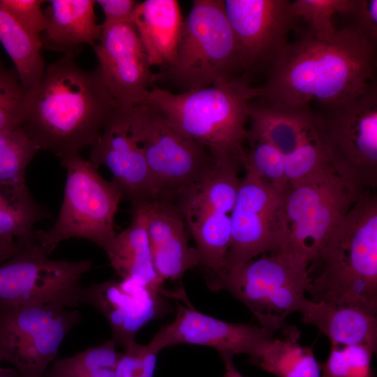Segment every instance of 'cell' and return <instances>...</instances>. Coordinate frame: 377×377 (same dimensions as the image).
<instances>
[{
	"label": "cell",
	"mask_w": 377,
	"mask_h": 377,
	"mask_svg": "<svg viewBox=\"0 0 377 377\" xmlns=\"http://www.w3.org/2000/svg\"><path fill=\"white\" fill-rule=\"evenodd\" d=\"M376 47L348 24L328 40L308 32L288 43L268 68L260 97L290 106L348 101L376 81Z\"/></svg>",
	"instance_id": "cell-1"
},
{
	"label": "cell",
	"mask_w": 377,
	"mask_h": 377,
	"mask_svg": "<svg viewBox=\"0 0 377 377\" xmlns=\"http://www.w3.org/2000/svg\"><path fill=\"white\" fill-rule=\"evenodd\" d=\"M118 108L95 69L62 56L25 91L22 127L40 149L61 158L91 147Z\"/></svg>",
	"instance_id": "cell-2"
},
{
	"label": "cell",
	"mask_w": 377,
	"mask_h": 377,
	"mask_svg": "<svg viewBox=\"0 0 377 377\" xmlns=\"http://www.w3.org/2000/svg\"><path fill=\"white\" fill-rule=\"evenodd\" d=\"M314 302L377 313V195L364 189L309 266Z\"/></svg>",
	"instance_id": "cell-3"
},
{
	"label": "cell",
	"mask_w": 377,
	"mask_h": 377,
	"mask_svg": "<svg viewBox=\"0 0 377 377\" xmlns=\"http://www.w3.org/2000/svg\"><path fill=\"white\" fill-rule=\"evenodd\" d=\"M246 76L206 87L173 93L154 87L145 104L179 132L206 147L216 161L240 165L246 142L250 103L262 96Z\"/></svg>",
	"instance_id": "cell-4"
},
{
	"label": "cell",
	"mask_w": 377,
	"mask_h": 377,
	"mask_svg": "<svg viewBox=\"0 0 377 377\" xmlns=\"http://www.w3.org/2000/svg\"><path fill=\"white\" fill-rule=\"evenodd\" d=\"M242 71V54L223 0H194L184 17L175 61L155 73V84L184 92L231 80Z\"/></svg>",
	"instance_id": "cell-5"
},
{
	"label": "cell",
	"mask_w": 377,
	"mask_h": 377,
	"mask_svg": "<svg viewBox=\"0 0 377 377\" xmlns=\"http://www.w3.org/2000/svg\"><path fill=\"white\" fill-rule=\"evenodd\" d=\"M309 264L283 250L263 254L216 275L204 276L212 291L226 290L249 308L259 325L275 332L288 326L306 298Z\"/></svg>",
	"instance_id": "cell-6"
},
{
	"label": "cell",
	"mask_w": 377,
	"mask_h": 377,
	"mask_svg": "<svg viewBox=\"0 0 377 377\" xmlns=\"http://www.w3.org/2000/svg\"><path fill=\"white\" fill-rule=\"evenodd\" d=\"M364 189L327 163L283 193L286 239L281 248L309 265Z\"/></svg>",
	"instance_id": "cell-7"
},
{
	"label": "cell",
	"mask_w": 377,
	"mask_h": 377,
	"mask_svg": "<svg viewBox=\"0 0 377 377\" xmlns=\"http://www.w3.org/2000/svg\"><path fill=\"white\" fill-rule=\"evenodd\" d=\"M60 159L66 171L63 202L53 226L36 230V242L50 254L61 242L72 238L89 240L105 251L117 234L114 221L124 197L80 154Z\"/></svg>",
	"instance_id": "cell-8"
},
{
	"label": "cell",
	"mask_w": 377,
	"mask_h": 377,
	"mask_svg": "<svg viewBox=\"0 0 377 377\" xmlns=\"http://www.w3.org/2000/svg\"><path fill=\"white\" fill-rule=\"evenodd\" d=\"M128 114L131 131L146 159L154 200L176 205L209 175L215 158L147 104L128 109Z\"/></svg>",
	"instance_id": "cell-9"
},
{
	"label": "cell",
	"mask_w": 377,
	"mask_h": 377,
	"mask_svg": "<svg viewBox=\"0 0 377 377\" xmlns=\"http://www.w3.org/2000/svg\"><path fill=\"white\" fill-rule=\"evenodd\" d=\"M318 139L330 162L363 188L377 186V82L337 104L313 110Z\"/></svg>",
	"instance_id": "cell-10"
},
{
	"label": "cell",
	"mask_w": 377,
	"mask_h": 377,
	"mask_svg": "<svg viewBox=\"0 0 377 377\" xmlns=\"http://www.w3.org/2000/svg\"><path fill=\"white\" fill-rule=\"evenodd\" d=\"M80 320L75 309L0 300V362L10 363L22 377H43Z\"/></svg>",
	"instance_id": "cell-11"
},
{
	"label": "cell",
	"mask_w": 377,
	"mask_h": 377,
	"mask_svg": "<svg viewBox=\"0 0 377 377\" xmlns=\"http://www.w3.org/2000/svg\"><path fill=\"white\" fill-rule=\"evenodd\" d=\"M37 243L0 263V300L22 304H82V276L91 260H53Z\"/></svg>",
	"instance_id": "cell-12"
},
{
	"label": "cell",
	"mask_w": 377,
	"mask_h": 377,
	"mask_svg": "<svg viewBox=\"0 0 377 377\" xmlns=\"http://www.w3.org/2000/svg\"><path fill=\"white\" fill-rule=\"evenodd\" d=\"M230 217L224 271L282 247L286 235L283 193L251 172L245 171Z\"/></svg>",
	"instance_id": "cell-13"
},
{
	"label": "cell",
	"mask_w": 377,
	"mask_h": 377,
	"mask_svg": "<svg viewBox=\"0 0 377 377\" xmlns=\"http://www.w3.org/2000/svg\"><path fill=\"white\" fill-rule=\"evenodd\" d=\"M101 25L100 38L93 47L101 82L119 108L145 104L156 87L155 73L134 24L129 20Z\"/></svg>",
	"instance_id": "cell-14"
},
{
	"label": "cell",
	"mask_w": 377,
	"mask_h": 377,
	"mask_svg": "<svg viewBox=\"0 0 377 377\" xmlns=\"http://www.w3.org/2000/svg\"><path fill=\"white\" fill-rule=\"evenodd\" d=\"M245 71L270 67L295 22L288 0H223Z\"/></svg>",
	"instance_id": "cell-15"
},
{
	"label": "cell",
	"mask_w": 377,
	"mask_h": 377,
	"mask_svg": "<svg viewBox=\"0 0 377 377\" xmlns=\"http://www.w3.org/2000/svg\"><path fill=\"white\" fill-rule=\"evenodd\" d=\"M161 292L133 279H110L84 287L82 303L98 311L108 322L112 339L126 350L138 331L168 311Z\"/></svg>",
	"instance_id": "cell-16"
},
{
	"label": "cell",
	"mask_w": 377,
	"mask_h": 377,
	"mask_svg": "<svg viewBox=\"0 0 377 377\" xmlns=\"http://www.w3.org/2000/svg\"><path fill=\"white\" fill-rule=\"evenodd\" d=\"M274 334L260 325L226 322L179 305L175 319L162 326L148 344L159 352L169 346L188 343L212 347L219 354L250 356Z\"/></svg>",
	"instance_id": "cell-17"
},
{
	"label": "cell",
	"mask_w": 377,
	"mask_h": 377,
	"mask_svg": "<svg viewBox=\"0 0 377 377\" xmlns=\"http://www.w3.org/2000/svg\"><path fill=\"white\" fill-rule=\"evenodd\" d=\"M128 109L118 108L90 147L89 161L105 166L112 182L131 205L154 200L151 175L142 148L133 136Z\"/></svg>",
	"instance_id": "cell-18"
},
{
	"label": "cell",
	"mask_w": 377,
	"mask_h": 377,
	"mask_svg": "<svg viewBox=\"0 0 377 377\" xmlns=\"http://www.w3.org/2000/svg\"><path fill=\"white\" fill-rule=\"evenodd\" d=\"M147 221L151 253L156 272L163 283L177 280L200 266L197 250L188 244V229L173 203L153 200L140 202Z\"/></svg>",
	"instance_id": "cell-19"
},
{
	"label": "cell",
	"mask_w": 377,
	"mask_h": 377,
	"mask_svg": "<svg viewBox=\"0 0 377 377\" xmlns=\"http://www.w3.org/2000/svg\"><path fill=\"white\" fill-rule=\"evenodd\" d=\"M246 142L267 143L283 154L318 140L310 104L290 106L263 97L249 106Z\"/></svg>",
	"instance_id": "cell-20"
},
{
	"label": "cell",
	"mask_w": 377,
	"mask_h": 377,
	"mask_svg": "<svg viewBox=\"0 0 377 377\" xmlns=\"http://www.w3.org/2000/svg\"><path fill=\"white\" fill-rule=\"evenodd\" d=\"M43 10L40 35L43 48L75 58L84 45L98 41L102 25L97 23L94 0H51Z\"/></svg>",
	"instance_id": "cell-21"
},
{
	"label": "cell",
	"mask_w": 377,
	"mask_h": 377,
	"mask_svg": "<svg viewBox=\"0 0 377 377\" xmlns=\"http://www.w3.org/2000/svg\"><path fill=\"white\" fill-rule=\"evenodd\" d=\"M176 0L138 2L131 20L134 24L151 67L161 70L175 61L184 24Z\"/></svg>",
	"instance_id": "cell-22"
},
{
	"label": "cell",
	"mask_w": 377,
	"mask_h": 377,
	"mask_svg": "<svg viewBox=\"0 0 377 377\" xmlns=\"http://www.w3.org/2000/svg\"><path fill=\"white\" fill-rule=\"evenodd\" d=\"M298 312L305 324L318 328L331 346H365L376 350L377 316L348 305L314 302L306 297Z\"/></svg>",
	"instance_id": "cell-23"
},
{
	"label": "cell",
	"mask_w": 377,
	"mask_h": 377,
	"mask_svg": "<svg viewBox=\"0 0 377 377\" xmlns=\"http://www.w3.org/2000/svg\"><path fill=\"white\" fill-rule=\"evenodd\" d=\"M131 210V224L116 235L105 252L121 279H133L161 292L163 282L153 264L143 207L134 204Z\"/></svg>",
	"instance_id": "cell-24"
},
{
	"label": "cell",
	"mask_w": 377,
	"mask_h": 377,
	"mask_svg": "<svg viewBox=\"0 0 377 377\" xmlns=\"http://www.w3.org/2000/svg\"><path fill=\"white\" fill-rule=\"evenodd\" d=\"M176 206L195 242L203 275L223 272L230 244V214L188 201H181Z\"/></svg>",
	"instance_id": "cell-25"
},
{
	"label": "cell",
	"mask_w": 377,
	"mask_h": 377,
	"mask_svg": "<svg viewBox=\"0 0 377 377\" xmlns=\"http://www.w3.org/2000/svg\"><path fill=\"white\" fill-rule=\"evenodd\" d=\"M263 341L250 355L251 364L276 377H321L320 364L311 347L299 343L297 328L288 326Z\"/></svg>",
	"instance_id": "cell-26"
},
{
	"label": "cell",
	"mask_w": 377,
	"mask_h": 377,
	"mask_svg": "<svg viewBox=\"0 0 377 377\" xmlns=\"http://www.w3.org/2000/svg\"><path fill=\"white\" fill-rule=\"evenodd\" d=\"M49 211L31 195L27 184L0 185V236L23 248L36 244V224L50 218Z\"/></svg>",
	"instance_id": "cell-27"
},
{
	"label": "cell",
	"mask_w": 377,
	"mask_h": 377,
	"mask_svg": "<svg viewBox=\"0 0 377 377\" xmlns=\"http://www.w3.org/2000/svg\"><path fill=\"white\" fill-rule=\"evenodd\" d=\"M0 42L13 62L25 91L35 87L45 69L41 40L21 27L0 6Z\"/></svg>",
	"instance_id": "cell-28"
},
{
	"label": "cell",
	"mask_w": 377,
	"mask_h": 377,
	"mask_svg": "<svg viewBox=\"0 0 377 377\" xmlns=\"http://www.w3.org/2000/svg\"><path fill=\"white\" fill-rule=\"evenodd\" d=\"M241 168V165L232 161H216L214 168L209 175L177 203L188 201L217 212L230 214L241 182L238 176Z\"/></svg>",
	"instance_id": "cell-29"
},
{
	"label": "cell",
	"mask_w": 377,
	"mask_h": 377,
	"mask_svg": "<svg viewBox=\"0 0 377 377\" xmlns=\"http://www.w3.org/2000/svg\"><path fill=\"white\" fill-rule=\"evenodd\" d=\"M40 150L22 126L0 131V185L26 184V170Z\"/></svg>",
	"instance_id": "cell-30"
},
{
	"label": "cell",
	"mask_w": 377,
	"mask_h": 377,
	"mask_svg": "<svg viewBox=\"0 0 377 377\" xmlns=\"http://www.w3.org/2000/svg\"><path fill=\"white\" fill-rule=\"evenodd\" d=\"M112 339L71 357L55 359L43 377H89L101 368L114 369L121 354Z\"/></svg>",
	"instance_id": "cell-31"
},
{
	"label": "cell",
	"mask_w": 377,
	"mask_h": 377,
	"mask_svg": "<svg viewBox=\"0 0 377 377\" xmlns=\"http://www.w3.org/2000/svg\"><path fill=\"white\" fill-rule=\"evenodd\" d=\"M242 158V168L281 193L287 188L284 172L285 154L260 141H248Z\"/></svg>",
	"instance_id": "cell-32"
},
{
	"label": "cell",
	"mask_w": 377,
	"mask_h": 377,
	"mask_svg": "<svg viewBox=\"0 0 377 377\" xmlns=\"http://www.w3.org/2000/svg\"><path fill=\"white\" fill-rule=\"evenodd\" d=\"M352 3L353 0H295L291 2V8L295 19L306 22L313 36L323 40L330 39L337 30L332 22L333 15L345 16Z\"/></svg>",
	"instance_id": "cell-33"
},
{
	"label": "cell",
	"mask_w": 377,
	"mask_h": 377,
	"mask_svg": "<svg viewBox=\"0 0 377 377\" xmlns=\"http://www.w3.org/2000/svg\"><path fill=\"white\" fill-rule=\"evenodd\" d=\"M376 350L361 345L330 346L320 364L321 377H374L371 359Z\"/></svg>",
	"instance_id": "cell-34"
},
{
	"label": "cell",
	"mask_w": 377,
	"mask_h": 377,
	"mask_svg": "<svg viewBox=\"0 0 377 377\" xmlns=\"http://www.w3.org/2000/svg\"><path fill=\"white\" fill-rule=\"evenodd\" d=\"M24 95L15 70L0 61V131L22 126Z\"/></svg>",
	"instance_id": "cell-35"
},
{
	"label": "cell",
	"mask_w": 377,
	"mask_h": 377,
	"mask_svg": "<svg viewBox=\"0 0 377 377\" xmlns=\"http://www.w3.org/2000/svg\"><path fill=\"white\" fill-rule=\"evenodd\" d=\"M330 163L318 139L285 154L284 172L287 187L306 179Z\"/></svg>",
	"instance_id": "cell-36"
},
{
	"label": "cell",
	"mask_w": 377,
	"mask_h": 377,
	"mask_svg": "<svg viewBox=\"0 0 377 377\" xmlns=\"http://www.w3.org/2000/svg\"><path fill=\"white\" fill-rule=\"evenodd\" d=\"M43 0H0V6L21 27L40 39L44 29L45 17Z\"/></svg>",
	"instance_id": "cell-37"
},
{
	"label": "cell",
	"mask_w": 377,
	"mask_h": 377,
	"mask_svg": "<svg viewBox=\"0 0 377 377\" xmlns=\"http://www.w3.org/2000/svg\"><path fill=\"white\" fill-rule=\"evenodd\" d=\"M351 26L377 45V0H353L348 13L343 16Z\"/></svg>",
	"instance_id": "cell-38"
},
{
	"label": "cell",
	"mask_w": 377,
	"mask_h": 377,
	"mask_svg": "<svg viewBox=\"0 0 377 377\" xmlns=\"http://www.w3.org/2000/svg\"><path fill=\"white\" fill-rule=\"evenodd\" d=\"M144 345L136 341L121 354L114 368V377H140Z\"/></svg>",
	"instance_id": "cell-39"
},
{
	"label": "cell",
	"mask_w": 377,
	"mask_h": 377,
	"mask_svg": "<svg viewBox=\"0 0 377 377\" xmlns=\"http://www.w3.org/2000/svg\"><path fill=\"white\" fill-rule=\"evenodd\" d=\"M104 14L102 24H108L131 20L138 1L135 0H97Z\"/></svg>",
	"instance_id": "cell-40"
},
{
	"label": "cell",
	"mask_w": 377,
	"mask_h": 377,
	"mask_svg": "<svg viewBox=\"0 0 377 377\" xmlns=\"http://www.w3.org/2000/svg\"><path fill=\"white\" fill-rule=\"evenodd\" d=\"M158 350L151 347L148 343L144 345V350L141 359V369L140 377H153L157 355Z\"/></svg>",
	"instance_id": "cell-41"
},
{
	"label": "cell",
	"mask_w": 377,
	"mask_h": 377,
	"mask_svg": "<svg viewBox=\"0 0 377 377\" xmlns=\"http://www.w3.org/2000/svg\"><path fill=\"white\" fill-rule=\"evenodd\" d=\"M23 248L13 239L0 236V263L8 260Z\"/></svg>",
	"instance_id": "cell-42"
},
{
	"label": "cell",
	"mask_w": 377,
	"mask_h": 377,
	"mask_svg": "<svg viewBox=\"0 0 377 377\" xmlns=\"http://www.w3.org/2000/svg\"><path fill=\"white\" fill-rule=\"evenodd\" d=\"M220 355L225 368L223 377H245L235 367L233 361V355L227 353H222Z\"/></svg>",
	"instance_id": "cell-43"
},
{
	"label": "cell",
	"mask_w": 377,
	"mask_h": 377,
	"mask_svg": "<svg viewBox=\"0 0 377 377\" xmlns=\"http://www.w3.org/2000/svg\"><path fill=\"white\" fill-rule=\"evenodd\" d=\"M89 377H114V369L101 368L94 371Z\"/></svg>",
	"instance_id": "cell-44"
},
{
	"label": "cell",
	"mask_w": 377,
	"mask_h": 377,
	"mask_svg": "<svg viewBox=\"0 0 377 377\" xmlns=\"http://www.w3.org/2000/svg\"><path fill=\"white\" fill-rule=\"evenodd\" d=\"M0 377H22L16 370L10 368L0 367Z\"/></svg>",
	"instance_id": "cell-45"
}]
</instances>
